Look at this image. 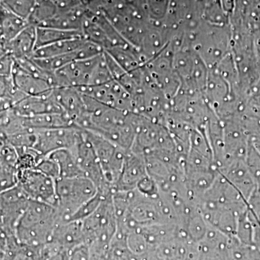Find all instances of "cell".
Instances as JSON below:
<instances>
[{
  "label": "cell",
  "mask_w": 260,
  "mask_h": 260,
  "mask_svg": "<svg viewBox=\"0 0 260 260\" xmlns=\"http://www.w3.org/2000/svg\"><path fill=\"white\" fill-rule=\"evenodd\" d=\"M56 179L37 169L19 172V185L34 201L56 206Z\"/></svg>",
  "instance_id": "8992f818"
},
{
  "label": "cell",
  "mask_w": 260,
  "mask_h": 260,
  "mask_svg": "<svg viewBox=\"0 0 260 260\" xmlns=\"http://www.w3.org/2000/svg\"><path fill=\"white\" fill-rule=\"evenodd\" d=\"M148 176L144 154L129 150L126 154L119 180L114 191H130L136 189L140 181Z\"/></svg>",
  "instance_id": "ba28073f"
},
{
  "label": "cell",
  "mask_w": 260,
  "mask_h": 260,
  "mask_svg": "<svg viewBox=\"0 0 260 260\" xmlns=\"http://www.w3.org/2000/svg\"><path fill=\"white\" fill-rule=\"evenodd\" d=\"M50 243H54L70 251L80 244H85L82 222L73 220L58 223L53 233Z\"/></svg>",
  "instance_id": "8fae6325"
},
{
  "label": "cell",
  "mask_w": 260,
  "mask_h": 260,
  "mask_svg": "<svg viewBox=\"0 0 260 260\" xmlns=\"http://www.w3.org/2000/svg\"><path fill=\"white\" fill-rule=\"evenodd\" d=\"M83 130L96 154L106 179L114 191L127 151L96 133Z\"/></svg>",
  "instance_id": "7a4b0ae2"
},
{
  "label": "cell",
  "mask_w": 260,
  "mask_h": 260,
  "mask_svg": "<svg viewBox=\"0 0 260 260\" xmlns=\"http://www.w3.org/2000/svg\"><path fill=\"white\" fill-rule=\"evenodd\" d=\"M47 156L57 164L59 171V178L85 177L74 154L71 150L62 149L53 152Z\"/></svg>",
  "instance_id": "2e32d148"
},
{
  "label": "cell",
  "mask_w": 260,
  "mask_h": 260,
  "mask_svg": "<svg viewBox=\"0 0 260 260\" xmlns=\"http://www.w3.org/2000/svg\"><path fill=\"white\" fill-rule=\"evenodd\" d=\"M56 208L60 222L70 221L73 215L99 192L93 181L85 177L59 178L56 179Z\"/></svg>",
  "instance_id": "6da1fadb"
},
{
  "label": "cell",
  "mask_w": 260,
  "mask_h": 260,
  "mask_svg": "<svg viewBox=\"0 0 260 260\" xmlns=\"http://www.w3.org/2000/svg\"><path fill=\"white\" fill-rule=\"evenodd\" d=\"M27 26V24L15 17L5 18L2 23L1 44H5L13 40Z\"/></svg>",
  "instance_id": "ac0fdd59"
},
{
  "label": "cell",
  "mask_w": 260,
  "mask_h": 260,
  "mask_svg": "<svg viewBox=\"0 0 260 260\" xmlns=\"http://www.w3.org/2000/svg\"><path fill=\"white\" fill-rule=\"evenodd\" d=\"M35 131L37 139L32 149L42 156L62 149L73 150L82 133L81 128L77 126Z\"/></svg>",
  "instance_id": "277c9868"
},
{
  "label": "cell",
  "mask_w": 260,
  "mask_h": 260,
  "mask_svg": "<svg viewBox=\"0 0 260 260\" xmlns=\"http://www.w3.org/2000/svg\"><path fill=\"white\" fill-rule=\"evenodd\" d=\"M232 256L233 260H260V247L256 245H244L234 237Z\"/></svg>",
  "instance_id": "d6986e66"
},
{
  "label": "cell",
  "mask_w": 260,
  "mask_h": 260,
  "mask_svg": "<svg viewBox=\"0 0 260 260\" xmlns=\"http://www.w3.org/2000/svg\"><path fill=\"white\" fill-rule=\"evenodd\" d=\"M54 90V89H53ZM53 90L50 93L41 95H27L20 101L13 108L16 114L23 117H29L50 114V113H64L62 108L58 104L53 95Z\"/></svg>",
  "instance_id": "9c48e42d"
},
{
  "label": "cell",
  "mask_w": 260,
  "mask_h": 260,
  "mask_svg": "<svg viewBox=\"0 0 260 260\" xmlns=\"http://www.w3.org/2000/svg\"><path fill=\"white\" fill-rule=\"evenodd\" d=\"M30 200L19 184L1 191V233L15 237L19 221Z\"/></svg>",
  "instance_id": "5b68a950"
},
{
  "label": "cell",
  "mask_w": 260,
  "mask_h": 260,
  "mask_svg": "<svg viewBox=\"0 0 260 260\" xmlns=\"http://www.w3.org/2000/svg\"><path fill=\"white\" fill-rule=\"evenodd\" d=\"M23 117L24 126L30 129H47L76 126L64 113H50Z\"/></svg>",
  "instance_id": "5bb4252c"
},
{
  "label": "cell",
  "mask_w": 260,
  "mask_h": 260,
  "mask_svg": "<svg viewBox=\"0 0 260 260\" xmlns=\"http://www.w3.org/2000/svg\"><path fill=\"white\" fill-rule=\"evenodd\" d=\"M37 27L28 25L13 40L1 44V55L9 54L15 59L31 57L36 49Z\"/></svg>",
  "instance_id": "30bf717a"
},
{
  "label": "cell",
  "mask_w": 260,
  "mask_h": 260,
  "mask_svg": "<svg viewBox=\"0 0 260 260\" xmlns=\"http://www.w3.org/2000/svg\"><path fill=\"white\" fill-rule=\"evenodd\" d=\"M103 53L89 59L73 61L56 70L54 72V88H80L90 86Z\"/></svg>",
  "instance_id": "3957f363"
},
{
  "label": "cell",
  "mask_w": 260,
  "mask_h": 260,
  "mask_svg": "<svg viewBox=\"0 0 260 260\" xmlns=\"http://www.w3.org/2000/svg\"><path fill=\"white\" fill-rule=\"evenodd\" d=\"M77 89L80 93L93 98L107 107L133 112V102L129 98V92L115 80L102 85Z\"/></svg>",
  "instance_id": "52a82bcc"
},
{
  "label": "cell",
  "mask_w": 260,
  "mask_h": 260,
  "mask_svg": "<svg viewBox=\"0 0 260 260\" xmlns=\"http://www.w3.org/2000/svg\"><path fill=\"white\" fill-rule=\"evenodd\" d=\"M82 37H85L81 30H64L52 27L38 26L36 49L61 41Z\"/></svg>",
  "instance_id": "e0dca14e"
},
{
  "label": "cell",
  "mask_w": 260,
  "mask_h": 260,
  "mask_svg": "<svg viewBox=\"0 0 260 260\" xmlns=\"http://www.w3.org/2000/svg\"><path fill=\"white\" fill-rule=\"evenodd\" d=\"M53 95L74 124L85 112L83 94L74 88H56Z\"/></svg>",
  "instance_id": "4fadbf2b"
},
{
  "label": "cell",
  "mask_w": 260,
  "mask_h": 260,
  "mask_svg": "<svg viewBox=\"0 0 260 260\" xmlns=\"http://www.w3.org/2000/svg\"><path fill=\"white\" fill-rule=\"evenodd\" d=\"M13 77L17 88L27 95H44L54 88L49 80L20 68L15 59Z\"/></svg>",
  "instance_id": "7c38bea8"
},
{
  "label": "cell",
  "mask_w": 260,
  "mask_h": 260,
  "mask_svg": "<svg viewBox=\"0 0 260 260\" xmlns=\"http://www.w3.org/2000/svg\"><path fill=\"white\" fill-rule=\"evenodd\" d=\"M86 40L85 37L75 38L37 48L32 53L31 57L34 59H46L64 55L79 49Z\"/></svg>",
  "instance_id": "9a60e30c"
},
{
  "label": "cell",
  "mask_w": 260,
  "mask_h": 260,
  "mask_svg": "<svg viewBox=\"0 0 260 260\" xmlns=\"http://www.w3.org/2000/svg\"><path fill=\"white\" fill-rule=\"evenodd\" d=\"M90 246L86 244H80L70 251L69 260H90Z\"/></svg>",
  "instance_id": "ffe728a7"
}]
</instances>
